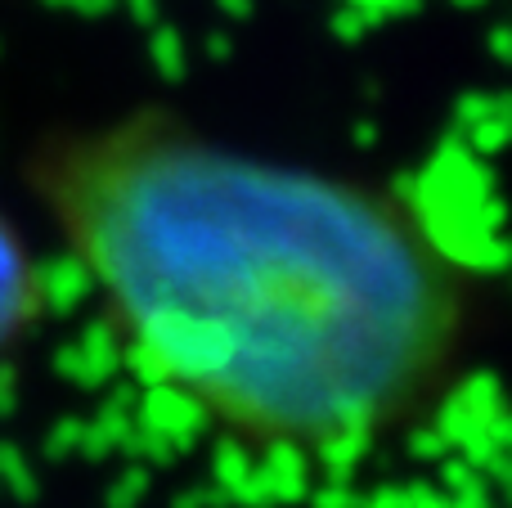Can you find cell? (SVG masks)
Returning <instances> with one entry per match:
<instances>
[{"mask_svg": "<svg viewBox=\"0 0 512 508\" xmlns=\"http://www.w3.org/2000/svg\"><path fill=\"white\" fill-rule=\"evenodd\" d=\"M27 189L140 365L256 446L409 423L468 338V275L400 194L167 108L54 131Z\"/></svg>", "mask_w": 512, "mask_h": 508, "instance_id": "cell-1", "label": "cell"}, {"mask_svg": "<svg viewBox=\"0 0 512 508\" xmlns=\"http://www.w3.org/2000/svg\"><path fill=\"white\" fill-rule=\"evenodd\" d=\"M41 306H45V284H41V266L32 257V243L0 212V369L27 342V333L36 329Z\"/></svg>", "mask_w": 512, "mask_h": 508, "instance_id": "cell-2", "label": "cell"}]
</instances>
